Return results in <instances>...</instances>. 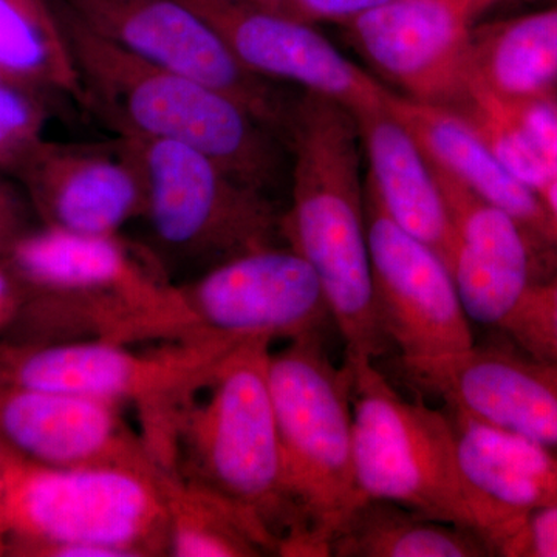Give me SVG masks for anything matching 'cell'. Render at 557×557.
Segmentation results:
<instances>
[{
  "mask_svg": "<svg viewBox=\"0 0 557 557\" xmlns=\"http://www.w3.org/2000/svg\"><path fill=\"white\" fill-rule=\"evenodd\" d=\"M285 143L292 152L282 237L321 282L346 358L387 350L373 296L361 139L350 110L304 91L293 101Z\"/></svg>",
  "mask_w": 557,
  "mask_h": 557,
  "instance_id": "cell-1",
  "label": "cell"
},
{
  "mask_svg": "<svg viewBox=\"0 0 557 557\" xmlns=\"http://www.w3.org/2000/svg\"><path fill=\"white\" fill-rule=\"evenodd\" d=\"M94 110L113 134L180 143L269 194L282 175V135L230 95L150 65L90 32L57 0Z\"/></svg>",
  "mask_w": 557,
  "mask_h": 557,
  "instance_id": "cell-2",
  "label": "cell"
},
{
  "mask_svg": "<svg viewBox=\"0 0 557 557\" xmlns=\"http://www.w3.org/2000/svg\"><path fill=\"white\" fill-rule=\"evenodd\" d=\"M3 262L25 289L7 343L150 341L172 282L153 252L120 234L100 236L33 226Z\"/></svg>",
  "mask_w": 557,
  "mask_h": 557,
  "instance_id": "cell-3",
  "label": "cell"
},
{
  "mask_svg": "<svg viewBox=\"0 0 557 557\" xmlns=\"http://www.w3.org/2000/svg\"><path fill=\"white\" fill-rule=\"evenodd\" d=\"M271 344H240L178 413L168 471L240 511L284 556L293 534L276 412Z\"/></svg>",
  "mask_w": 557,
  "mask_h": 557,
  "instance_id": "cell-4",
  "label": "cell"
},
{
  "mask_svg": "<svg viewBox=\"0 0 557 557\" xmlns=\"http://www.w3.org/2000/svg\"><path fill=\"white\" fill-rule=\"evenodd\" d=\"M351 368L336 366L324 336L270 351L293 534L284 556H329L330 542L362 502L355 478Z\"/></svg>",
  "mask_w": 557,
  "mask_h": 557,
  "instance_id": "cell-5",
  "label": "cell"
},
{
  "mask_svg": "<svg viewBox=\"0 0 557 557\" xmlns=\"http://www.w3.org/2000/svg\"><path fill=\"white\" fill-rule=\"evenodd\" d=\"M5 450L7 556H168L163 468H51Z\"/></svg>",
  "mask_w": 557,
  "mask_h": 557,
  "instance_id": "cell-6",
  "label": "cell"
},
{
  "mask_svg": "<svg viewBox=\"0 0 557 557\" xmlns=\"http://www.w3.org/2000/svg\"><path fill=\"white\" fill-rule=\"evenodd\" d=\"M346 361L354 379L355 478L362 500L392 502L468 528L496 556L504 523L461 478L446 410L403 397L373 359Z\"/></svg>",
  "mask_w": 557,
  "mask_h": 557,
  "instance_id": "cell-7",
  "label": "cell"
},
{
  "mask_svg": "<svg viewBox=\"0 0 557 557\" xmlns=\"http://www.w3.org/2000/svg\"><path fill=\"white\" fill-rule=\"evenodd\" d=\"M233 344L174 341L148 351L102 339L17 344L0 341V383L69 392L137 410L161 468L170 461L178 413L211 383Z\"/></svg>",
  "mask_w": 557,
  "mask_h": 557,
  "instance_id": "cell-8",
  "label": "cell"
},
{
  "mask_svg": "<svg viewBox=\"0 0 557 557\" xmlns=\"http://www.w3.org/2000/svg\"><path fill=\"white\" fill-rule=\"evenodd\" d=\"M145 180L143 219L156 258L203 271L251 249L276 244L281 218L269 194L234 177L199 150L163 139L115 135Z\"/></svg>",
  "mask_w": 557,
  "mask_h": 557,
  "instance_id": "cell-9",
  "label": "cell"
},
{
  "mask_svg": "<svg viewBox=\"0 0 557 557\" xmlns=\"http://www.w3.org/2000/svg\"><path fill=\"white\" fill-rule=\"evenodd\" d=\"M333 325L321 282L288 245L251 249L175 285L170 341L273 344L324 336Z\"/></svg>",
  "mask_w": 557,
  "mask_h": 557,
  "instance_id": "cell-10",
  "label": "cell"
},
{
  "mask_svg": "<svg viewBox=\"0 0 557 557\" xmlns=\"http://www.w3.org/2000/svg\"><path fill=\"white\" fill-rule=\"evenodd\" d=\"M90 32L156 67L214 87L284 138L293 101L234 57L219 32L183 0H62Z\"/></svg>",
  "mask_w": 557,
  "mask_h": 557,
  "instance_id": "cell-11",
  "label": "cell"
},
{
  "mask_svg": "<svg viewBox=\"0 0 557 557\" xmlns=\"http://www.w3.org/2000/svg\"><path fill=\"white\" fill-rule=\"evenodd\" d=\"M366 219L373 296L384 338L401 361L461 354L475 344L456 282L434 249L399 228L368 180Z\"/></svg>",
  "mask_w": 557,
  "mask_h": 557,
  "instance_id": "cell-12",
  "label": "cell"
},
{
  "mask_svg": "<svg viewBox=\"0 0 557 557\" xmlns=\"http://www.w3.org/2000/svg\"><path fill=\"white\" fill-rule=\"evenodd\" d=\"M431 164L453 219L449 271L463 309L469 321L507 335L531 292L556 273L557 255L504 209Z\"/></svg>",
  "mask_w": 557,
  "mask_h": 557,
  "instance_id": "cell-13",
  "label": "cell"
},
{
  "mask_svg": "<svg viewBox=\"0 0 557 557\" xmlns=\"http://www.w3.org/2000/svg\"><path fill=\"white\" fill-rule=\"evenodd\" d=\"M472 25L471 0H388L344 30L401 95L454 109L472 81Z\"/></svg>",
  "mask_w": 557,
  "mask_h": 557,
  "instance_id": "cell-14",
  "label": "cell"
},
{
  "mask_svg": "<svg viewBox=\"0 0 557 557\" xmlns=\"http://www.w3.org/2000/svg\"><path fill=\"white\" fill-rule=\"evenodd\" d=\"M259 78L296 84L350 110L384 108L392 91L341 53L314 25L245 0H183Z\"/></svg>",
  "mask_w": 557,
  "mask_h": 557,
  "instance_id": "cell-15",
  "label": "cell"
},
{
  "mask_svg": "<svg viewBox=\"0 0 557 557\" xmlns=\"http://www.w3.org/2000/svg\"><path fill=\"white\" fill-rule=\"evenodd\" d=\"M406 379L446 408L486 421L557 453V364L518 346H478L435 359L401 361Z\"/></svg>",
  "mask_w": 557,
  "mask_h": 557,
  "instance_id": "cell-16",
  "label": "cell"
},
{
  "mask_svg": "<svg viewBox=\"0 0 557 557\" xmlns=\"http://www.w3.org/2000/svg\"><path fill=\"white\" fill-rule=\"evenodd\" d=\"M121 409L84 395L0 383V445L42 467L159 471L141 432Z\"/></svg>",
  "mask_w": 557,
  "mask_h": 557,
  "instance_id": "cell-17",
  "label": "cell"
},
{
  "mask_svg": "<svg viewBox=\"0 0 557 557\" xmlns=\"http://www.w3.org/2000/svg\"><path fill=\"white\" fill-rule=\"evenodd\" d=\"M14 180L42 225L113 236L145 214V180L119 137L104 145L46 139Z\"/></svg>",
  "mask_w": 557,
  "mask_h": 557,
  "instance_id": "cell-18",
  "label": "cell"
},
{
  "mask_svg": "<svg viewBox=\"0 0 557 557\" xmlns=\"http://www.w3.org/2000/svg\"><path fill=\"white\" fill-rule=\"evenodd\" d=\"M387 108L408 127L432 163L504 209L542 247L557 255V225L545 201L505 168L467 121L443 106L410 100L395 91Z\"/></svg>",
  "mask_w": 557,
  "mask_h": 557,
  "instance_id": "cell-19",
  "label": "cell"
},
{
  "mask_svg": "<svg viewBox=\"0 0 557 557\" xmlns=\"http://www.w3.org/2000/svg\"><path fill=\"white\" fill-rule=\"evenodd\" d=\"M445 410L461 478L504 523L498 553L528 512L557 504V453L460 410Z\"/></svg>",
  "mask_w": 557,
  "mask_h": 557,
  "instance_id": "cell-20",
  "label": "cell"
},
{
  "mask_svg": "<svg viewBox=\"0 0 557 557\" xmlns=\"http://www.w3.org/2000/svg\"><path fill=\"white\" fill-rule=\"evenodd\" d=\"M354 116L369 163L366 180L388 218L434 249L449 269L453 219L426 153L387 104Z\"/></svg>",
  "mask_w": 557,
  "mask_h": 557,
  "instance_id": "cell-21",
  "label": "cell"
},
{
  "mask_svg": "<svg viewBox=\"0 0 557 557\" xmlns=\"http://www.w3.org/2000/svg\"><path fill=\"white\" fill-rule=\"evenodd\" d=\"M472 83L502 100L557 95V5L472 25Z\"/></svg>",
  "mask_w": 557,
  "mask_h": 557,
  "instance_id": "cell-22",
  "label": "cell"
},
{
  "mask_svg": "<svg viewBox=\"0 0 557 557\" xmlns=\"http://www.w3.org/2000/svg\"><path fill=\"white\" fill-rule=\"evenodd\" d=\"M335 557H487L474 531L392 502L366 498L330 542Z\"/></svg>",
  "mask_w": 557,
  "mask_h": 557,
  "instance_id": "cell-23",
  "label": "cell"
},
{
  "mask_svg": "<svg viewBox=\"0 0 557 557\" xmlns=\"http://www.w3.org/2000/svg\"><path fill=\"white\" fill-rule=\"evenodd\" d=\"M0 75L87 109L57 0H0Z\"/></svg>",
  "mask_w": 557,
  "mask_h": 557,
  "instance_id": "cell-24",
  "label": "cell"
},
{
  "mask_svg": "<svg viewBox=\"0 0 557 557\" xmlns=\"http://www.w3.org/2000/svg\"><path fill=\"white\" fill-rule=\"evenodd\" d=\"M168 512V556L258 557L274 555L270 542L236 508L161 469Z\"/></svg>",
  "mask_w": 557,
  "mask_h": 557,
  "instance_id": "cell-25",
  "label": "cell"
},
{
  "mask_svg": "<svg viewBox=\"0 0 557 557\" xmlns=\"http://www.w3.org/2000/svg\"><path fill=\"white\" fill-rule=\"evenodd\" d=\"M51 95L0 81V174L14 178L46 141Z\"/></svg>",
  "mask_w": 557,
  "mask_h": 557,
  "instance_id": "cell-26",
  "label": "cell"
},
{
  "mask_svg": "<svg viewBox=\"0 0 557 557\" xmlns=\"http://www.w3.org/2000/svg\"><path fill=\"white\" fill-rule=\"evenodd\" d=\"M507 336L528 354L557 364V271L531 292Z\"/></svg>",
  "mask_w": 557,
  "mask_h": 557,
  "instance_id": "cell-27",
  "label": "cell"
},
{
  "mask_svg": "<svg viewBox=\"0 0 557 557\" xmlns=\"http://www.w3.org/2000/svg\"><path fill=\"white\" fill-rule=\"evenodd\" d=\"M497 556L557 557V504L528 512Z\"/></svg>",
  "mask_w": 557,
  "mask_h": 557,
  "instance_id": "cell-28",
  "label": "cell"
},
{
  "mask_svg": "<svg viewBox=\"0 0 557 557\" xmlns=\"http://www.w3.org/2000/svg\"><path fill=\"white\" fill-rule=\"evenodd\" d=\"M387 2L388 0H282L276 10L271 11L287 14L293 20L314 27L319 24H336L344 28Z\"/></svg>",
  "mask_w": 557,
  "mask_h": 557,
  "instance_id": "cell-29",
  "label": "cell"
},
{
  "mask_svg": "<svg viewBox=\"0 0 557 557\" xmlns=\"http://www.w3.org/2000/svg\"><path fill=\"white\" fill-rule=\"evenodd\" d=\"M33 215L35 211L20 183L0 174V260L5 259L16 240L33 228Z\"/></svg>",
  "mask_w": 557,
  "mask_h": 557,
  "instance_id": "cell-30",
  "label": "cell"
},
{
  "mask_svg": "<svg viewBox=\"0 0 557 557\" xmlns=\"http://www.w3.org/2000/svg\"><path fill=\"white\" fill-rule=\"evenodd\" d=\"M24 300V287L11 273L7 263L0 260V336L2 338H5L7 333L16 324Z\"/></svg>",
  "mask_w": 557,
  "mask_h": 557,
  "instance_id": "cell-31",
  "label": "cell"
},
{
  "mask_svg": "<svg viewBox=\"0 0 557 557\" xmlns=\"http://www.w3.org/2000/svg\"><path fill=\"white\" fill-rule=\"evenodd\" d=\"M0 556H7V450L0 445Z\"/></svg>",
  "mask_w": 557,
  "mask_h": 557,
  "instance_id": "cell-32",
  "label": "cell"
},
{
  "mask_svg": "<svg viewBox=\"0 0 557 557\" xmlns=\"http://www.w3.org/2000/svg\"><path fill=\"white\" fill-rule=\"evenodd\" d=\"M515 2H519V0H472V22L478 24L479 21L493 13L494 10Z\"/></svg>",
  "mask_w": 557,
  "mask_h": 557,
  "instance_id": "cell-33",
  "label": "cell"
},
{
  "mask_svg": "<svg viewBox=\"0 0 557 557\" xmlns=\"http://www.w3.org/2000/svg\"><path fill=\"white\" fill-rule=\"evenodd\" d=\"M539 196H541L542 200L547 205L557 225V177L549 180L547 185L539 190Z\"/></svg>",
  "mask_w": 557,
  "mask_h": 557,
  "instance_id": "cell-34",
  "label": "cell"
},
{
  "mask_svg": "<svg viewBox=\"0 0 557 557\" xmlns=\"http://www.w3.org/2000/svg\"><path fill=\"white\" fill-rule=\"evenodd\" d=\"M245 2L252 3V5L260 7V9L276 10L282 0H245Z\"/></svg>",
  "mask_w": 557,
  "mask_h": 557,
  "instance_id": "cell-35",
  "label": "cell"
},
{
  "mask_svg": "<svg viewBox=\"0 0 557 557\" xmlns=\"http://www.w3.org/2000/svg\"><path fill=\"white\" fill-rule=\"evenodd\" d=\"M549 3H556L557 5V0H548Z\"/></svg>",
  "mask_w": 557,
  "mask_h": 557,
  "instance_id": "cell-36",
  "label": "cell"
},
{
  "mask_svg": "<svg viewBox=\"0 0 557 557\" xmlns=\"http://www.w3.org/2000/svg\"><path fill=\"white\" fill-rule=\"evenodd\" d=\"M0 81H9V79H5V78H3L2 75H0Z\"/></svg>",
  "mask_w": 557,
  "mask_h": 557,
  "instance_id": "cell-37",
  "label": "cell"
},
{
  "mask_svg": "<svg viewBox=\"0 0 557 557\" xmlns=\"http://www.w3.org/2000/svg\"><path fill=\"white\" fill-rule=\"evenodd\" d=\"M471 2H472V0H471Z\"/></svg>",
  "mask_w": 557,
  "mask_h": 557,
  "instance_id": "cell-38",
  "label": "cell"
}]
</instances>
